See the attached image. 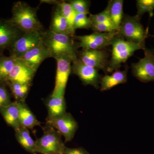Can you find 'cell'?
I'll return each instance as SVG.
<instances>
[{
  "label": "cell",
  "instance_id": "6da1fadb",
  "mask_svg": "<svg viewBox=\"0 0 154 154\" xmlns=\"http://www.w3.org/2000/svg\"><path fill=\"white\" fill-rule=\"evenodd\" d=\"M42 42L50 52L51 57L65 56L74 61L78 58V43L74 38L69 35L59 34L49 30L41 32Z\"/></svg>",
  "mask_w": 154,
  "mask_h": 154
},
{
  "label": "cell",
  "instance_id": "7a4b0ae2",
  "mask_svg": "<svg viewBox=\"0 0 154 154\" xmlns=\"http://www.w3.org/2000/svg\"><path fill=\"white\" fill-rule=\"evenodd\" d=\"M12 14L9 19L10 22L24 33L43 30V26L37 17V10L27 3L23 2L14 3Z\"/></svg>",
  "mask_w": 154,
  "mask_h": 154
},
{
  "label": "cell",
  "instance_id": "3957f363",
  "mask_svg": "<svg viewBox=\"0 0 154 154\" xmlns=\"http://www.w3.org/2000/svg\"><path fill=\"white\" fill-rule=\"evenodd\" d=\"M119 34L112 42L111 59L109 62L107 71L111 72L117 70L122 63H125L135 51L146 49L141 45L129 42L119 37Z\"/></svg>",
  "mask_w": 154,
  "mask_h": 154
},
{
  "label": "cell",
  "instance_id": "277c9868",
  "mask_svg": "<svg viewBox=\"0 0 154 154\" xmlns=\"http://www.w3.org/2000/svg\"><path fill=\"white\" fill-rule=\"evenodd\" d=\"M140 20V17L137 15L124 16L119 29V34L127 41L145 46L148 31L145 30Z\"/></svg>",
  "mask_w": 154,
  "mask_h": 154
},
{
  "label": "cell",
  "instance_id": "5b68a950",
  "mask_svg": "<svg viewBox=\"0 0 154 154\" xmlns=\"http://www.w3.org/2000/svg\"><path fill=\"white\" fill-rule=\"evenodd\" d=\"M35 142L38 153L53 154L63 153L66 146L62 140L61 135L56 130L47 124L44 128L42 136L37 139Z\"/></svg>",
  "mask_w": 154,
  "mask_h": 154
},
{
  "label": "cell",
  "instance_id": "8992f818",
  "mask_svg": "<svg viewBox=\"0 0 154 154\" xmlns=\"http://www.w3.org/2000/svg\"><path fill=\"white\" fill-rule=\"evenodd\" d=\"M118 31L110 33L94 32L89 35L75 36L77 39L78 46L82 49L102 50L111 45L112 42L119 35Z\"/></svg>",
  "mask_w": 154,
  "mask_h": 154
},
{
  "label": "cell",
  "instance_id": "52a82bcc",
  "mask_svg": "<svg viewBox=\"0 0 154 154\" xmlns=\"http://www.w3.org/2000/svg\"><path fill=\"white\" fill-rule=\"evenodd\" d=\"M42 31L23 33L9 48L10 56L20 58L25 53L41 43L42 42Z\"/></svg>",
  "mask_w": 154,
  "mask_h": 154
},
{
  "label": "cell",
  "instance_id": "ba28073f",
  "mask_svg": "<svg viewBox=\"0 0 154 154\" xmlns=\"http://www.w3.org/2000/svg\"><path fill=\"white\" fill-rule=\"evenodd\" d=\"M55 59L57 61L55 86L51 96H64L69 76L72 72V61L65 56L60 57Z\"/></svg>",
  "mask_w": 154,
  "mask_h": 154
},
{
  "label": "cell",
  "instance_id": "9c48e42d",
  "mask_svg": "<svg viewBox=\"0 0 154 154\" xmlns=\"http://www.w3.org/2000/svg\"><path fill=\"white\" fill-rule=\"evenodd\" d=\"M144 57L138 62L132 64V70L135 77L143 82L154 81V53L145 49Z\"/></svg>",
  "mask_w": 154,
  "mask_h": 154
},
{
  "label": "cell",
  "instance_id": "30bf717a",
  "mask_svg": "<svg viewBox=\"0 0 154 154\" xmlns=\"http://www.w3.org/2000/svg\"><path fill=\"white\" fill-rule=\"evenodd\" d=\"M47 123L63 136L66 142L71 141L78 128V124L70 113H66L57 118L47 119Z\"/></svg>",
  "mask_w": 154,
  "mask_h": 154
},
{
  "label": "cell",
  "instance_id": "8fae6325",
  "mask_svg": "<svg viewBox=\"0 0 154 154\" xmlns=\"http://www.w3.org/2000/svg\"><path fill=\"white\" fill-rule=\"evenodd\" d=\"M108 56L102 50L82 49L78 52V58L85 64L106 71L109 64Z\"/></svg>",
  "mask_w": 154,
  "mask_h": 154
},
{
  "label": "cell",
  "instance_id": "7c38bea8",
  "mask_svg": "<svg viewBox=\"0 0 154 154\" xmlns=\"http://www.w3.org/2000/svg\"><path fill=\"white\" fill-rule=\"evenodd\" d=\"M72 71L85 85H91L95 88L99 87L101 79L98 69L85 64L78 58L72 62Z\"/></svg>",
  "mask_w": 154,
  "mask_h": 154
},
{
  "label": "cell",
  "instance_id": "4fadbf2b",
  "mask_svg": "<svg viewBox=\"0 0 154 154\" xmlns=\"http://www.w3.org/2000/svg\"><path fill=\"white\" fill-rule=\"evenodd\" d=\"M24 33L9 19H0V51L8 49Z\"/></svg>",
  "mask_w": 154,
  "mask_h": 154
},
{
  "label": "cell",
  "instance_id": "5bb4252c",
  "mask_svg": "<svg viewBox=\"0 0 154 154\" xmlns=\"http://www.w3.org/2000/svg\"><path fill=\"white\" fill-rule=\"evenodd\" d=\"M51 57L49 51L42 42L37 46L25 53L18 59L21 60L28 67L36 72L42 62Z\"/></svg>",
  "mask_w": 154,
  "mask_h": 154
},
{
  "label": "cell",
  "instance_id": "9a60e30c",
  "mask_svg": "<svg viewBox=\"0 0 154 154\" xmlns=\"http://www.w3.org/2000/svg\"><path fill=\"white\" fill-rule=\"evenodd\" d=\"M36 72L21 60L17 59L14 68L9 74L7 81L30 86Z\"/></svg>",
  "mask_w": 154,
  "mask_h": 154
},
{
  "label": "cell",
  "instance_id": "2e32d148",
  "mask_svg": "<svg viewBox=\"0 0 154 154\" xmlns=\"http://www.w3.org/2000/svg\"><path fill=\"white\" fill-rule=\"evenodd\" d=\"M55 5L53 11L49 30L55 33L74 37L75 30L63 15L60 7Z\"/></svg>",
  "mask_w": 154,
  "mask_h": 154
},
{
  "label": "cell",
  "instance_id": "e0dca14e",
  "mask_svg": "<svg viewBox=\"0 0 154 154\" xmlns=\"http://www.w3.org/2000/svg\"><path fill=\"white\" fill-rule=\"evenodd\" d=\"M0 113L9 126L16 130L21 127L19 122V102H12L6 106L0 107Z\"/></svg>",
  "mask_w": 154,
  "mask_h": 154
},
{
  "label": "cell",
  "instance_id": "ac0fdd59",
  "mask_svg": "<svg viewBox=\"0 0 154 154\" xmlns=\"http://www.w3.org/2000/svg\"><path fill=\"white\" fill-rule=\"evenodd\" d=\"M127 69L124 71L117 70L111 75H106L100 81L101 91H108L115 86L126 83L127 80Z\"/></svg>",
  "mask_w": 154,
  "mask_h": 154
},
{
  "label": "cell",
  "instance_id": "d6986e66",
  "mask_svg": "<svg viewBox=\"0 0 154 154\" xmlns=\"http://www.w3.org/2000/svg\"><path fill=\"white\" fill-rule=\"evenodd\" d=\"M46 105L48 111L47 119L57 118L66 113L64 96H51L46 101Z\"/></svg>",
  "mask_w": 154,
  "mask_h": 154
},
{
  "label": "cell",
  "instance_id": "ffe728a7",
  "mask_svg": "<svg viewBox=\"0 0 154 154\" xmlns=\"http://www.w3.org/2000/svg\"><path fill=\"white\" fill-rule=\"evenodd\" d=\"M15 131L17 140L25 150L31 154L38 153L35 141L30 136L28 129L21 126Z\"/></svg>",
  "mask_w": 154,
  "mask_h": 154
},
{
  "label": "cell",
  "instance_id": "44dd1931",
  "mask_svg": "<svg viewBox=\"0 0 154 154\" xmlns=\"http://www.w3.org/2000/svg\"><path fill=\"white\" fill-rule=\"evenodd\" d=\"M19 119L21 126L27 129H32L36 126H41L35 115L25 102H19Z\"/></svg>",
  "mask_w": 154,
  "mask_h": 154
},
{
  "label": "cell",
  "instance_id": "7402d4cb",
  "mask_svg": "<svg viewBox=\"0 0 154 154\" xmlns=\"http://www.w3.org/2000/svg\"><path fill=\"white\" fill-rule=\"evenodd\" d=\"M122 0L110 1L107 6L111 22L118 31L123 18Z\"/></svg>",
  "mask_w": 154,
  "mask_h": 154
},
{
  "label": "cell",
  "instance_id": "603a6c76",
  "mask_svg": "<svg viewBox=\"0 0 154 154\" xmlns=\"http://www.w3.org/2000/svg\"><path fill=\"white\" fill-rule=\"evenodd\" d=\"M5 83L10 88L11 93L17 102H25L30 86L10 81H7Z\"/></svg>",
  "mask_w": 154,
  "mask_h": 154
},
{
  "label": "cell",
  "instance_id": "cb8c5ba5",
  "mask_svg": "<svg viewBox=\"0 0 154 154\" xmlns=\"http://www.w3.org/2000/svg\"><path fill=\"white\" fill-rule=\"evenodd\" d=\"M17 59L11 56L0 55V80L5 83L14 68Z\"/></svg>",
  "mask_w": 154,
  "mask_h": 154
},
{
  "label": "cell",
  "instance_id": "d4e9b609",
  "mask_svg": "<svg viewBox=\"0 0 154 154\" xmlns=\"http://www.w3.org/2000/svg\"><path fill=\"white\" fill-rule=\"evenodd\" d=\"M56 5L60 7L63 15L67 20L71 27L74 29V22L77 14L69 2H66L64 1L58 2Z\"/></svg>",
  "mask_w": 154,
  "mask_h": 154
},
{
  "label": "cell",
  "instance_id": "484cf974",
  "mask_svg": "<svg viewBox=\"0 0 154 154\" xmlns=\"http://www.w3.org/2000/svg\"><path fill=\"white\" fill-rule=\"evenodd\" d=\"M137 15L141 17L145 13H148L150 17L153 16L154 0H137Z\"/></svg>",
  "mask_w": 154,
  "mask_h": 154
},
{
  "label": "cell",
  "instance_id": "4316f807",
  "mask_svg": "<svg viewBox=\"0 0 154 154\" xmlns=\"http://www.w3.org/2000/svg\"><path fill=\"white\" fill-rule=\"evenodd\" d=\"M77 14H90V1L86 0H71L69 2Z\"/></svg>",
  "mask_w": 154,
  "mask_h": 154
},
{
  "label": "cell",
  "instance_id": "83f0119b",
  "mask_svg": "<svg viewBox=\"0 0 154 154\" xmlns=\"http://www.w3.org/2000/svg\"><path fill=\"white\" fill-rule=\"evenodd\" d=\"M87 15L84 14H77L73 24V28L75 31L77 29L91 28V20Z\"/></svg>",
  "mask_w": 154,
  "mask_h": 154
},
{
  "label": "cell",
  "instance_id": "f1b7e54d",
  "mask_svg": "<svg viewBox=\"0 0 154 154\" xmlns=\"http://www.w3.org/2000/svg\"><path fill=\"white\" fill-rule=\"evenodd\" d=\"M89 18L91 20V25L93 24H97V23L112 22L110 19L109 12L107 7L104 11L99 14H95V15L90 14Z\"/></svg>",
  "mask_w": 154,
  "mask_h": 154
},
{
  "label": "cell",
  "instance_id": "f546056e",
  "mask_svg": "<svg viewBox=\"0 0 154 154\" xmlns=\"http://www.w3.org/2000/svg\"><path fill=\"white\" fill-rule=\"evenodd\" d=\"M91 29L95 32L99 33H110L118 31L112 22L93 24L91 25Z\"/></svg>",
  "mask_w": 154,
  "mask_h": 154
},
{
  "label": "cell",
  "instance_id": "4dcf8cb0",
  "mask_svg": "<svg viewBox=\"0 0 154 154\" xmlns=\"http://www.w3.org/2000/svg\"><path fill=\"white\" fill-rule=\"evenodd\" d=\"M11 102L10 94L6 85H0V107L8 105Z\"/></svg>",
  "mask_w": 154,
  "mask_h": 154
},
{
  "label": "cell",
  "instance_id": "1f68e13d",
  "mask_svg": "<svg viewBox=\"0 0 154 154\" xmlns=\"http://www.w3.org/2000/svg\"><path fill=\"white\" fill-rule=\"evenodd\" d=\"M64 154H89L86 150L81 148H69L66 147L64 151Z\"/></svg>",
  "mask_w": 154,
  "mask_h": 154
},
{
  "label": "cell",
  "instance_id": "d6a6232c",
  "mask_svg": "<svg viewBox=\"0 0 154 154\" xmlns=\"http://www.w3.org/2000/svg\"><path fill=\"white\" fill-rule=\"evenodd\" d=\"M0 85H5V83L3 82H2V81L0 80Z\"/></svg>",
  "mask_w": 154,
  "mask_h": 154
},
{
  "label": "cell",
  "instance_id": "836d02e7",
  "mask_svg": "<svg viewBox=\"0 0 154 154\" xmlns=\"http://www.w3.org/2000/svg\"><path fill=\"white\" fill-rule=\"evenodd\" d=\"M64 154L63 153H54V154Z\"/></svg>",
  "mask_w": 154,
  "mask_h": 154
},
{
  "label": "cell",
  "instance_id": "e575fe53",
  "mask_svg": "<svg viewBox=\"0 0 154 154\" xmlns=\"http://www.w3.org/2000/svg\"><path fill=\"white\" fill-rule=\"evenodd\" d=\"M2 54V51H0V55H1V54Z\"/></svg>",
  "mask_w": 154,
  "mask_h": 154
},
{
  "label": "cell",
  "instance_id": "d590c367",
  "mask_svg": "<svg viewBox=\"0 0 154 154\" xmlns=\"http://www.w3.org/2000/svg\"></svg>",
  "mask_w": 154,
  "mask_h": 154
}]
</instances>
